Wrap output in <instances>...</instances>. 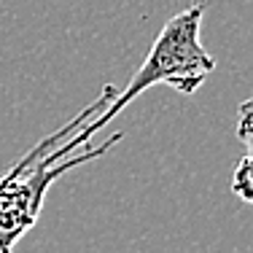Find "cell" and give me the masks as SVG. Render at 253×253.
<instances>
[{
    "label": "cell",
    "mask_w": 253,
    "mask_h": 253,
    "mask_svg": "<svg viewBox=\"0 0 253 253\" xmlns=\"http://www.w3.org/2000/svg\"><path fill=\"white\" fill-rule=\"evenodd\" d=\"M202 19H205V3H194L172 16L159 30L156 41L151 43V51L146 54V62L137 68V73L129 78V84H124V89H119L111 105L102 108L94 119H89L62 146H57L54 151L46 154L43 156L46 165L68 159L76 148H86V143L97 135L102 126L111 124L146 89L170 86L180 94H194L215 70V57L205 49L202 35H200Z\"/></svg>",
    "instance_id": "6da1fadb"
},
{
    "label": "cell",
    "mask_w": 253,
    "mask_h": 253,
    "mask_svg": "<svg viewBox=\"0 0 253 253\" xmlns=\"http://www.w3.org/2000/svg\"><path fill=\"white\" fill-rule=\"evenodd\" d=\"M119 140H122V132L111 135L102 146H86V151L68 156L62 162L46 165L41 159V162H35V165L16 172L0 189V253H11L14 245L33 229L41 210H43V202H46V194H49L51 183H57L59 178L68 175L76 167L105 156Z\"/></svg>",
    "instance_id": "7a4b0ae2"
},
{
    "label": "cell",
    "mask_w": 253,
    "mask_h": 253,
    "mask_svg": "<svg viewBox=\"0 0 253 253\" xmlns=\"http://www.w3.org/2000/svg\"><path fill=\"white\" fill-rule=\"evenodd\" d=\"M116 92H119L116 86H105V89H102V94H100V97L89 102V105L84 108V111L78 113L76 119H70V122L65 124V126H59L57 132H51L49 137H43V140H41L38 146H33V148H30V151H27L25 156H22V159L16 162V165H11L8 170H5L3 175H0V189H3V186L8 183V180L14 178L19 170H25V167L35 165V162H41V159H43V156L49 154V151H54L57 146H62V143L68 140V137L73 135V132H78V129H81V126L89 122V119H94V116H97V113L102 111V108H108V105H111V102H113V97H116Z\"/></svg>",
    "instance_id": "3957f363"
},
{
    "label": "cell",
    "mask_w": 253,
    "mask_h": 253,
    "mask_svg": "<svg viewBox=\"0 0 253 253\" xmlns=\"http://www.w3.org/2000/svg\"><path fill=\"white\" fill-rule=\"evenodd\" d=\"M232 191L240 197L243 202L253 200V183H251V151L243 154V159L237 162V170L232 172Z\"/></svg>",
    "instance_id": "277c9868"
},
{
    "label": "cell",
    "mask_w": 253,
    "mask_h": 253,
    "mask_svg": "<svg viewBox=\"0 0 253 253\" xmlns=\"http://www.w3.org/2000/svg\"><path fill=\"white\" fill-rule=\"evenodd\" d=\"M251 100L240 102V111H237V137L245 143V148H251Z\"/></svg>",
    "instance_id": "5b68a950"
}]
</instances>
